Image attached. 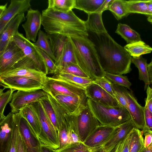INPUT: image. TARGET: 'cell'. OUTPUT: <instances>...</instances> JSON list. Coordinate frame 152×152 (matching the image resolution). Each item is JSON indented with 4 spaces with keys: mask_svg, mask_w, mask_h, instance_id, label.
<instances>
[{
    "mask_svg": "<svg viewBox=\"0 0 152 152\" xmlns=\"http://www.w3.org/2000/svg\"><path fill=\"white\" fill-rule=\"evenodd\" d=\"M92 33L94 38L89 39L94 45L104 72L120 75L129 73L132 57L124 47L117 43L107 32L99 34Z\"/></svg>",
    "mask_w": 152,
    "mask_h": 152,
    "instance_id": "6da1fadb",
    "label": "cell"
},
{
    "mask_svg": "<svg viewBox=\"0 0 152 152\" xmlns=\"http://www.w3.org/2000/svg\"><path fill=\"white\" fill-rule=\"evenodd\" d=\"M42 25L47 34L85 37L88 36L85 21L72 10L65 12L47 8L42 11Z\"/></svg>",
    "mask_w": 152,
    "mask_h": 152,
    "instance_id": "7a4b0ae2",
    "label": "cell"
},
{
    "mask_svg": "<svg viewBox=\"0 0 152 152\" xmlns=\"http://www.w3.org/2000/svg\"><path fill=\"white\" fill-rule=\"evenodd\" d=\"M77 64L94 80L104 75L95 46L88 37L69 36Z\"/></svg>",
    "mask_w": 152,
    "mask_h": 152,
    "instance_id": "3957f363",
    "label": "cell"
},
{
    "mask_svg": "<svg viewBox=\"0 0 152 152\" xmlns=\"http://www.w3.org/2000/svg\"><path fill=\"white\" fill-rule=\"evenodd\" d=\"M87 103L93 114L101 125L116 127L131 119L128 110L122 107L106 106L88 98Z\"/></svg>",
    "mask_w": 152,
    "mask_h": 152,
    "instance_id": "277c9868",
    "label": "cell"
},
{
    "mask_svg": "<svg viewBox=\"0 0 152 152\" xmlns=\"http://www.w3.org/2000/svg\"><path fill=\"white\" fill-rule=\"evenodd\" d=\"M39 121L40 132L38 137L41 143L54 150L59 148L58 133L39 101L31 104Z\"/></svg>",
    "mask_w": 152,
    "mask_h": 152,
    "instance_id": "5b68a950",
    "label": "cell"
},
{
    "mask_svg": "<svg viewBox=\"0 0 152 152\" xmlns=\"http://www.w3.org/2000/svg\"><path fill=\"white\" fill-rule=\"evenodd\" d=\"M72 115L75 121L80 140L83 143L101 125L88 107L87 101Z\"/></svg>",
    "mask_w": 152,
    "mask_h": 152,
    "instance_id": "8992f818",
    "label": "cell"
},
{
    "mask_svg": "<svg viewBox=\"0 0 152 152\" xmlns=\"http://www.w3.org/2000/svg\"><path fill=\"white\" fill-rule=\"evenodd\" d=\"M20 76L31 78L36 80L43 85L47 75L38 70L33 61L25 56L8 69L0 73V78Z\"/></svg>",
    "mask_w": 152,
    "mask_h": 152,
    "instance_id": "52a82bcc",
    "label": "cell"
},
{
    "mask_svg": "<svg viewBox=\"0 0 152 152\" xmlns=\"http://www.w3.org/2000/svg\"><path fill=\"white\" fill-rule=\"evenodd\" d=\"M52 96L60 94L81 96L85 94V88L69 82L47 77L42 89Z\"/></svg>",
    "mask_w": 152,
    "mask_h": 152,
    "instance_id": "ba28073f",
    "label": "cell"
},
{
    "mask_svg": "<svg viewBox=\"0 0 152 152\" xmlns=\"http://www.w3.org/2000/svg\"><path fill=\"white\" fill-rule=\"evenodd\" d=\"M13 39L25 55L33 61L38 70L46 75L48 74L45 62L33 43L19 32L14 36Z\"/></svg>",
    "mask_w": 152,
    "mask_h": 152,
    "instance_id": "9c48e42d",
    "label": "cell"
},
{
    "mask_svg": "<svg viewBox=\"0 0 152 152\" xmlns=\"http://www.w3.org/2000/svg\"><path fill=\"white\" fill-rule=\"evenodd\" d=\"M48 94L42 89L31 91L18 90L13 93L10 103L11 112L13 113H18L26 106L39 101Z\"/></svg>",
    "mask_w": 152,
    "mask_h": 152,
    "instance_id": "30bf717a",
    "label": "cell"
},
{
    "mask_svg": "<svg viewBox=\"0 0 152 152\" xmlns=\"http://www.w3.org/2000/svg\"><path fill=\"white\" fill-rule=\"evenodd\" d=\"M0 85L4 89L31 91L42 89L43 85L34 79L25 77L11 76L0 78Z\"/></svg>",
    "mask_w": 152,
    "mask_h": 152,
    "instance_id": "8fae6325",
    "label": "cell"
},
{
    "mask_svg": "<svg viewBox=\"0 0 152 152\" xmlns=\"http://www.w3.org/2000/svg\"><path fill=\"white\" fill-rule=\"evenodd\" d=\"M126 99L129 111L136 128L141 131L145 126L144 107L141 106L131 92L120 87Z\"/></svg>",
    "mask_w": 152,
    "mask_h": 152,
    "instance_id": "7c38bea8",
    "label": "cell"
},
{
    "mask_svg": "<svg viewBox=\"0 0 152 152\" xmlns=\"http://www.w3.org/2000/svg\"><path fill=\"white\" fill-rule=\"evenodd\" d=\"M25 56L13 39L0 55V73L11 68Z\"/></svg>",
    "mask_w": 152,
    "mask_h": 152,
    "instance_id": "4fadbf2b",
    "label": "cell"
},
{
    "mask_svg": "<svg viewBox=\"0 0 152 152\" xmlns=\"http://www.w3.org/2000/svg\"><path fill=\"white\" fill-rule=\"evenodd\" d=\"M31 0H11L5 12L0 16V33L17 15L30 8Z\"/></svg>",
    "mask_w": 152,
    "mask_h": 152,
    "instance_id": "5bb4252c",
    "label": "cell"
},
{
    "mask_svg": "<svg viewBox=\"0 0 152 152\" xmlns=\"http://www.w3.org/2000/svg\"><path fill=\"white\" fill-rule=\"evenodd\" d=\"M19 132L22 137L26 152H40L41 143L26 120L21 116Z\"/></svg>",
    "mask_w": 152,
    "mask_h": 152,
    "instance_id": "9a60e30c",
    "label": "cell"
},
{
    "mask_svg": "<svg viewBox=\"0 0 152 152\" xmlns=\"http://www.w3.org/2000/svg\"><path fill=\"white\" fill-rule=\"evenodd\" d=\"M27 12L26 21L22 26L25 31L26 39L35 43L42 25V14L38 10L31 8Z\"/></svg>",
    "mask_w": 152,
    "mask_h": 152,
    "instance_id": "2e32d148",
    "label": "cell"
},
{
    "mask_svg": "<svg viewBox=\"0 0 152 152\" xmlns=\"http://www.w3.org/2000/svg\"><path fill=\"white\" fill-rule=\"evenodd\" d=\"M85 89V94L88 98L106 106L120 107L113 96L96 84L93 83Z\"/></svg>",
    "mask_w": 152,
    "mask_h": 152,
    "instance_id": "e0dca14e",
    "label": "cell"
},
{
    "mask_svg": "<svg viewBox=\"0 0 152 152\" xmlns=\"http://www.w3.org/2000/svg\"><path fill=\"white\" fill-rule=\"evenodd\" d=\"M115 127L100 125L83 143L92 148L102 147L110 139Z\"/></svg>",
    "mask_w": 152,
    "mask_h": 152,
    "instance_id": "ac0fdd59",
    "label": "cell"
},
{
    "mask_svg": "<svg viewBox=\"0 0 152 152\" xmlns=\"http://www.w3.org/2000/svg\"><path fill=\"white\" fill-rule=\"evenodd\" d=\"M25 20L24 13L18 15L0 33V55L3 53L13 37L18 32L20 24Z\"/></svg>",
    "mask_w": 152,
    "mask_h": 152,
    "instance_id": "d6986e66",
    "label": "cell"
},
{
    "mask_svg": "<svg viewBox=\"0 0 152 152\" xmlns=\"http://www.w3.org/2000/svg\"><path fill=\"white\" fill-rule=\"evenodd\" d=\"M66 113L74 114L87 100L86 94L81 96L58 94L53 96Z\"/></svg>",
    "mask_w": 152,
    "mask_h": 152,
    "instance_id": "ffe728a7",
    "label": "cell"
},
{
    "mask_svg": "<svg viewBox=\"0 0 152 152\" xmlns=\"http://www.w3.org/2000/svg\"><path fill=\"white\" fill-rule=\"evenodd\" d=\"M134 128L136 127L132 119L115 127L111 138L102 146V148L106 151L110 150L124 139Z\"/></svg>",
    "mask_w": 152,
    "mask_h": 152,
    "instance_id": "44dd1931",
    "label": "cell"
},
{
    "mask_svg": "<svg viewBox=\"0 0 152 152\" xmlns=\"http://www.w3.org/2000/svg\"><path fill=\"white\" fill-rule=\"evenodd\" d=\"M14 113H9L0 121V152H8L12 137Z\"/></svg>",
    "mask_w": 152,
    "mask_h": 152,
    "instance_id": "7402d4cb",
    "label": "cell"
},
{
    "mask_svg": "<svg viewBox=\"0 0 152 152\" xmlns=\"http://www.w3.org/2000/svg\"><path fill=\"white\" fill-rule=\"evenodd\" d=\"M102 12H95L88 14V19L85 24L88 31L99 34L107 32L104 25Z\"/></svg>",
    "mask_w": 152,
    "mask_h": 152,
    "instance_id": "603a6c76",
    "label": "cell"
},
{
    "mask_svg": "<svg viewBox=\"0 0 152 152\" xmlns=\"http://www.w3.org/2000/svg\"><path fill=\"white\" fill-rule=\"evenodd\" d=\"M71 64H77L72 43L69 37L68 36L65 44L62 56L59 60L55 63L57 68V72Z\"/></svg>",
    "mask_w": 152,
    "mask_h": 152,
    "instance_id": "cb8c5ba5",
    "label": "cell"
},
{
    "mask_svg": "<svg viewBox=\"0 0 152 152\" xmlns=\"http://www.w3.org/2000/svg\"><path fill=\"white\" fill-rule=\"evenodd\" d=\"M19 112L27 121L36 136L38 137L40 127L37 115L31 104L26 106Z\"/></svg>",
    "mask_w": 152,
    "mask_h": 152,
    "instance_id": "d4e9b609",
    "label": "cell"
},
{
    "mask_svg": "<svg viewBox=\"0 0 152 152\" xmlns=\"http://www.w3.org/2000/svg\"><path fill=\"white\" fill-rule=\"evenodd\" d=\"M51 48L56 61L61 58L68 36L58 34H47Z\"/></svg>",
    "mask_w": 152,
    "mask_h": 152,
    "instance_id": "484cf974",
    "label": "cell"
},
{
    "mask_svg": "<svg viewBox=\"0 0 152 152\" xmlns=\"http://www.w3.org/2000/svg\"><path fill=\"white\" fill-rule=\"evenodd\" d=\"M52 78L66 81L85 88L93 83L94 80L90 78H85L62 72L53 74Z\"/></svg>",
    "mask_w": 152,
    "mask_h": 152,
    "instance_id": "4316f807",
    "label": "cell"
},
{
    "mask_svg": "<svg viewBox=\"0 0 152 152\" xmlns=\"http://www.w3.org/2000/svg\"><path fill=\"white\" fill-rule=\"evenodd\" d=\"M115 32L120 35L128 44L142 40L140 34L126 24L119 23Z\"/></svg>",
    "mask_w": 152,
    "mask_h": 152,
    "instance_id": "83f0119b",
    "label": "cell"
},
{
    "mask_svg": "<svg viewBox=\"0 0 152 152\" xmlns=\"http://www.w3.org/2000/svg\"><path fill=\"white\" fill-rule=\"evenodd\" d=\"M124 47L132 57H139L152 52V48L142 40L128 44Z\"/></svg>",
    "mask_w": 152,
    "mask_h": 152,
    "instance_id": "f1b7e54d",
    "label": "cell"
},
{
    "mask_svg": "<svg viewBox=\"0 0 152 152\" xmlns=\"http://www.w3.org/2000/svg\"><path fill=\"white\" fill-rule=\"evenodd\" d=\"M105 0H75L74 8L88 14L98 12Z\"/></svg>",
    "mask_w": 152,
    "mask_h": 152,
    "instance_id": "f546056e",
    "label": "cell"
},
{
    "mask_svg": "<svg viewBox=\"0 0 152 152\" xmlns=\"http://www.w3.org/2000/svg\"><path fill=\"white\" fill-rule=\"evenodd\" d=\"M132 62L134 64L139 70V79L143 81L145 84V89L151 84L148 69L147 60L142 56L139 57H132Z\"/></svg>",
    "mask_w": 152,
    "mask_h": 152,
    "instance_id": "4dcf8cb0",
    "label": "cell"
},
{
    "mask_svg": "<svg viewBox=\"0 0 152 152\" xmlns=\"http://www.w3.org/2000/svg\"><path fill=\"white\" fill-rule=\"evenodd\" d=\"M144 148V138L142 131L134 128L130 134L129 152H142Z\"/></svg>",
    "mask_w": 152,
    "mask_h": 152,
    "instance_id": "1f68e13d",
    "label": "cell"
},
{
    "mask_svg": "<svg viewBox=\"0 0 152 152\" xmlns=\"http://www.w3.org/2000/svg\"><path fill=\"white\" fill-rule=\"evenodd\" d=\"M108 10L118 20H120L129 14L125 0H112Z\"/></svg>",
    "mask_w": 152,
    "mask_h": 152,
    "instance_id": "d6a6232c",
    "label": "cell"
},
{
    "mask_svg": "<svg viewBox=\"0 0 152 152\" xmlns=\"http://www.w3.org/2000/svg\"><path fill=\"white\" fill-rule=\"evenodd\" d=\"M148 0H130L126 1L129 14L139 13L148 15Z\"/></svg>",
    "mask_w": 152,
    "mask_h": 152,
    "instance_id": "836d02e7",
    "label": "cell"
},
{
    "mask_svg": "<svg viewBox=\"0 0 152 152\" xmlns=\"http://www.w3.org/2000/svg\"><path fill=\"white\" fill-rule=\"evenodd\" d=\"M37 40L33 43L34 46L48 54L55 62L56 58L52 52L47 35L43 31L40 30L38 33Z\"/></svg>",
    "mask_w": 152,
    "mask_h": 152,
    "instance_id": "e575fe53",
    "label": "cell"
},
{
    "mask_svg": "<svg viewBox=\"0 0 152 152\" xmlns=\"http://www.w3.org/2000/svg\"><path fill=\"white\" fill-rule=\"evenodd\" d=\"M42 105L46 114L53 126L57 130H59L60 126L56 117L52 105L47 96L41 98L39 101Z\"/></svg>",
    "mask_w": 152,
    "mask_h": 152,
    "instance_id": "d590c367",
    "label": "cell"
},
{
    "mask_svg": "<svg viewBox=\"0 0 152 152\" xmlns=\"http://www.w3.org/2000/svg\"><path fill=\"white\" fill-rule=\"evenodd\" d=\"M75 3V0H48V8L68 12L74 8Z\"/></svg>",
    "mask_w": 152,
    "mask_h": 152,
    "instance_id": "8d00e7d4",
    "label": "cell"
},
{
    "mask_svg": "<svg viewBox=\"0 0 152 152\" xmlns=\"http://www.w3.org/2000/svg\"><path fill=\"white\" fill-rule=\"evenodd\" d=\"M21 116L19 112L13 114L12 137L8 152H16L19 124Z\"/></svg>",
    "mask_w": 152,
    "mask_h": 152,
    "instance_id": "74e56055",
    "label": "cell"
},
{
    "mask_svg": "<svg viewBox=\"0 0 152 152\" xmlns=\"http://www.w3.org/2000/svg\"><path fill=\"white\" fill-rule=\"evenodd\" d=\"M64 116L68 126L69 144L81 142L73 115L65 113Z\"/></svg>",
    "mask_w": 152,
    "mask_h": 152,
    "instance_id": "f35d334b",
    "label": "cell"
},
{
    "mask_svg": "<svg viewBox=\"0 0 152 152\" xmlns=\"http://www.w3.org/2000/svg\"><path fill=\"white\" fill-rule=\"evenodd\" d=\"M99 147L91 148L81 142L69 144L62 148L55 150L56 152H95Z\"/></svg>",
    "mask_w": 152,
    "mask_h": 152,
    "instance_id": "ab89813d",
    "label": "cell"
},
{
    "mask_svg": "<svg viewBox=\"0 0 152 152\" xmlns=\"http://www.w3.org/2000/svg\"><path fill=\"white\" fill-rule=\"evenodd\" d=\"M58 133L59 142L58 149H61L69 144L68 126L64 116Z\"/></svg>",
    "mask_w": 152,
    "mask_h": 152,
    "instance_id": "60d3db41",
    "label": "cell"
},
{
    "mask_svg": "<svg viewBox=\"0 0 152 152\" xmlns=\"http://www.w3.org/2000/svg\"><path fill=\"white\" fill-rule=\"evenodd\" d=\"M4 89H0V121L4 118L6 116L4 115V112L7 104L11 101L14 91L15 90L10 88L5 92Z\"/></svg>",
    "mask_w": 152,
    "mask_h": 152,
    "instance_id": "b9f144b4",
    "label": "cell"
},
{
    "mask_svg": "<svg viewBox=\"0 0 152 152\" xmlns=\"http://www.w3.org/2000/svg\"><path fill=\"white\" fill-rule=\"evenodd\" d=\"M104 76L113 84L130 89L132 84L127 77L122 75L106 72H105Z\"/></svg>",
    "mask_w": 152,
    "mask_h": 152,
    "instance_id": "7bdbcfd3",
    "label": "cell"
},
{
    "mask_svg": "<svg viewBox=\"0 0 152 152\" xmlns=\"http://www.w3.org/2000/svg\"><path fill=\"white\" fill-rule=\"evenodd\" d=\"M59 72L70 74L83 77L90 78L77 64H71L67 65L58 70L56 73Z\"/></svg>",
    "mask_w": 152,
    "mask_h": 152,
    "instance_id": "ee69618b",
    "label": "cell"
},
{
    "mask_svg": "<svg viewBox=\"0 0 152 152\" xmlns=\"http://www.w3.org/2000/svg\"><path fill=\"white\" fill-rule=\"evenodd\" d=\"M93 83L100 86L114 97L113 84L104 76L95 79Z\"/></svg>",
    "mask_w": 152,
    "mask_h": 152,
    "instance_id": "f6af8a7d",
    "label": "cell"
},
{
    "mask_svg": "<svg viewBox=\"0 0 152 152\" xmlns=\"http://www.w3.org/2000/svg\"><path fill=\"white\" fill-rule=\"evenodd\" d=\"M37 48L45 62L48 69V74H55L57 72V68L55 62L46 53L39 49Z\"/></svg>",
    "mask_w": 152,
    "mask_h": 152,
    "instance_id": "bcb514c9",
    "label": "cell"
},
{
    "mask_svg": "<svg viewBox=\"0 0 152 152\" xmlns=\"http://www.w3.org/2000/svg\"><path fill=\"white\" fill-rule=\"evenodd\" d=\"M144 107L145 126L142 131L143 134L146 133L152 134V113L145 104Z\"/></svg>",
    "mask_w": 152,
    "mask_h": 152,
    "instance_id": "7dc6e473",
    "label": "cell"
},
{
    "mask_svg": "<svg viewBox=\"0 0 152 152\" xmlns=\"http://www.w3.org/2000/svg\"><path fill=\"white\" fill-rule=\"evenodd\" d=\"M113 87L114 98L120 106L127 110V102L121 88L114 84Z\"/></svg>",
    "mask_w": 152,
    "mask_h": 152,
    "instance_id": "c3c4849f",
    "label": "cell"
},
{
    "mask_svg": "<svg viewBox=\"0 0 152 152\" xmlns=\"http://www.w3.org/2000/svg\"><path fill=\"white\" fill-rule=\"evenodd\" d=\"M131 132L124 139L117 144L115 152H129Z\"/></svg>",
    "mask_w": 152,
    "mask_h": 152,
    "instance_id": "681fc988",
    "label": "cell"
},
{
    "mask_svg": "<svg viewBox=\"0 0 152 152\" xmlns=\"http://www.w3.org/2000/svg\"><path fill=\"white\" fill-rule=\"evenodd\" d=\"M147 98L145 99V105L152 113V88L148 85L146 89Z\"/></svg>",
    "mask_w": 152,
    "mask_h": 152,
    "instance_id": "f907efd6",
    "label": "cell"
},
{
    "mask_svg": "<svg viewBox=\"0 0 152 152\" xmlns=\"http://www.w3.org/2000/svg\"><path fill=\"white\" fill-rule=\"evenodd\" d=\"M16 152H26L23 140L19 131L18 137Z\"/></svg>",
    "mask_w": 152,
    "mask_h": 152,
    "instance_id": "816d5d0a",
    "label": "cell"
},
{
    "mask_svg": "<svg viewBox=\"0 0 152 152\" xmlns=\"http://www.w3.org/2000/svg\"><path fill=\"white\" fill-rule=\"evenodd\" d=\"M143 136H144V138L145 147H146L152 142V134L146 133L143 134Z\"/></svg>",
    "mask_w": 152,
    "mask_h": 152,
    "instance_id": "f5cc1de1",
    "label": "cell"
},
{
    "mask_svg": "<svg viewBox=\"0 0 152 152\" xmlns=\"http://www.w3.org/2000/svg\"><path fill=\"white\" fill-rule=\"evenodd\" d=\"M148 15L147 16V20L152 24V0H148Z\"/></svg>",
    "mask_w": 152,
    "mask_h": 152,
    "instance_id": "db71d44e",
    "label": "cell"
},
{
    "mask_svg": "<svg viewBox=\"0 0 152 152\" xmlns=\"http://www.w3.org/2000/svg\"><path fill=\"white\" fill-rule=\"evenodd\" d=\"M112 0H105L98 12H102L105 10H108Z\"/></svg>",
    "mask_w": 152,
    "mask_h": 152,
    "instance_id": "11a10c76",
    "label": "cell"
},
{
    "mask_svg": "<svg viewBox=\"0 0 152 152\" xmlns=\"http://www.w3.org/2000/svg\"><path fill=\"white\" fill-rule=\"evenodd\" d=\"M40 152H56L55 150L52 148L48 147L41 143Z\"/></svg>",
    "mask_w": 152,
    "mask_h": 152,
    "instance_id": "9f6ffc18",
    "label": "cell"
},
{
    "mask_svg": "<svg viewBox=\"0 0 152 152\" xmlns=\"http://www.w3.org/2000/svg\"><path fill=\"white\" fill-rule=\"evenodd\" d=\"M148 69L149 73L150 80L152 83V63L148 64Z\"/></svg>",
    "mask_w": 152,
    "mask_h": 152,
    "instance_id": "6f0895ef",
    "label": "cell"
},
{
    "mask_svg": "<svg viewBox=\"0 0 152 152\" xmlns=\"http://www.w3.org/2000/svg\"><path fill=\"white\" fill-rule=\"evenodd\" d=\"M7 3H6L4 5L0 6V16H1L6 11L7 9Z\"/></svg>",
    "mask_w": 152,
    "mask_h": 152,
    "instance_id": "680465c9",
    "label": "cell"
},
{
    "mask_svg": "<svg viewBox=\"0 0 152 152\" xmlns=\"http://www.w3.org/2000/svg\"><path fill=\"white\" fill-rule=\"evenodd\" d=\"M117 145H116L113 148L111 149L110 150L108 151H105L103 149L102 147L96 152H115L117 148Z\"/></svg>",
    "mask_w": 152,
    "mask_h": 152,
    "instance_id": "91938a15",
    "label": "cell"
},
{
    "mask_svg": "<svg viewBox=\"0 0 152 152\" xmlns=\"http://www.w3.org/2000/svg\"><path fill=\"white\" fill-rule=\"evenodd\" d=\"M142 152H152V142L148 146L145 147Z\"/></svg>",
    "mask_w": 152,
    "mask_h": 152,
    "instance_id": "94428289",
    "label": "cell"
},
{
    "mask_svg": "<svg viewBox=\"0 0 152 152\" xmlns=\"http://www.w3.org/2000/svg\"><path fill=\"white\" fill-rule=\"evenodd\" d=\"M150 63H152V59H151V61Z\"/></svg>",
    "mask_w": 152,
    "mask_h": 152,
    "instance_id": "6125c7cd",
    "label": "cell"
},
{
    "mask_svg": "<svg viewBox=\"0 0 152 152\" xmlns=\"http://www.w3.org/2000/svg\"></svg>",
    "mask_w": 152,
    "mask_h": 152,
    "instance_id": "be15d7a7",
    "label": "cell"
}]
</instances>
